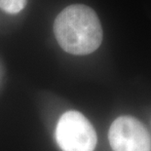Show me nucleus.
I'll use <instances>...</instances> for the list:
<instances>
[{"label": "nucleus", "instance_id": "f257e3e1", "mask_svg": "<svg viewBox=\"0 0 151 151\" xmlns=\"http://www.w3.org/2000/svg\"><path fill=\"white\" fill-rule=\"evenodd\" d=\"M54 33L62 49L76 56L95 52L102 41L98 15L83 4H72L63 9L54 22Z\"/></svg>", "mask_w": 151, "mask_h": 151}, {"label": "nucleus", "instance_id": "f03ea898", "mask_svg": "<svg viewBox=\"0 0 151 151\" xmlns=\"http://www.w3.org/2000/svg\"><path fill=\"white\" fill-rule=\"evenodd\" d=\"M56 139L63 151H94L98 140L91 122L75 110L66 111L60 118Z\"/></svg>", "mask_w": 151, "mask_h": 151}, {"label": "nucleus", "instance_id": "7ed1b4c3", "mask_svg": "<svg viewBox=\"0 0 151 151\" xmlns=\"http://www.w3.org/2000/svg\"><path fill=\"white\" fill-rule=\"evenodd\" d=\"M113 151H151V137L146 127L133 116L115 119L108 132Z\"/></svg>", "mask_w": 151, "mask_h": 151}, {"label": "nucleus", "instance_id": "20e7f679", "mask_svg": "<svg viewBox=\"0 0 151 151\" xmlns=\"http://www.w3.org/2000/svg\"><path fill=\"white\" fill-rule=\"evenodd\" d=\"M27 0H0V9L8 14H18L27 6Z\"/></svg>", "mask_w": 151, "mask_h": 151}]
</instances>
